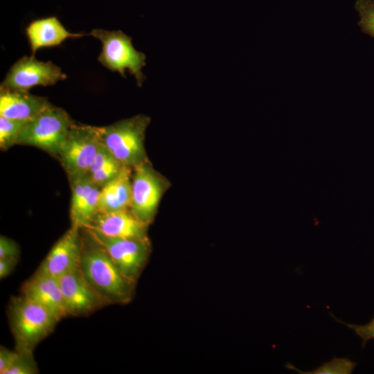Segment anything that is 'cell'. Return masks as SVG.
Wrapping results in <instances>:
<instances>
[{
	"label": "cell",
	"instance_id": "1",
	"mask_svg": "<svg viewBox=\"0 0 374 374\" xmlns=\"http://www.w3.org/2000/svg\"><path fill=\"white\" fill-rule=\"evenodd\" d=\"M79 269L105 305H125L135 294L136 285L121 273L105 248L87 229H82Z\"/></svg>",
	"mask_w": 374,
	"mask_h": 374
},
{
	"label": "cell",
	"instance_id": "2",
	"mask_svg": "<svg viewBox=\"0 0 374 374\" xmlns=\"http://www.w3.org/2000/svg\"><path fill=\"white\" fill-rule=\"evenodd\" d=\"M8 317L15 349L30 351L53 332L59 321L45 308L21 294L11 298Z\"/></svg>",
	"mask_w": 374,
	"mask_h": 374
},
{
	"label": "cell",
	"instance_id": "3",
	"mask_svg": "<svg viewBox=\"0 0 374 374\" xmlns=\"http://www.w3.org/2000/svg\"><path fill=\"white\" fill-rule=\"evenodd\" d=\"M150 118L139 114L98 127L103 145L123 166L133 168L148 159L145 136Z\"/></svg>",
	"mask_w": 374,
	"mask_h": 374
},
{
	"label": "cell",
	"instance_id": "4",
	"mask_svg": "<svg viewBox=\"0 0 374 374\" xmlns=\"http://www.w3.org/2000/svg\"><path fill=\"white\" fill-rule=\"evenodd\" d=\"M89 35L102 43L98 60L103 66L119 73L123 78L126 77L127 70L134 76L138 86L142 85L145 78L142 69L145 66L146 57L143 53L134 48L132 37L121 30L103 29H93Z\"/></svg>",
	"mask_w": 374,
	"mask_h": 374
},
{
	"label": "cell",
	"instance_id": "5",
	"mask_svg": "<svg viewBox=\"0 0 374 374\" xmlns=\"http://www.w3.org/2000/svg\"><path fill=\"white\" fill-rule=\"evenodd\" d=\"M74 123L64 109L53 105L24 124L17 144L35 146L57 157Z\"/></svg>",
	"mask_w": 374,
	"mask_h": 374
},
{
	"label": "cell",
	"instance_id": "6",
	"mask_svg": "<svg viewBox=\"0 0 374 374\" xmlns=\"http://www.w3.org/2000/svg\"><path fill=\"white\" fill-rule=\"evenodd\" d=\"M102 144L98 127L71 126L57 155L69 180L87 174Z\"/></svg>",
	"mask_w": 374,
	"mask_h": 374
},
{
	"label": "cell",
	"instance_id": "7",
	"mask_svg": "<svg viewBox=\"0 0 374 374\" xmlns=\"http://www.w3.org/2000/svg\"><path fill=\"white\" fill-rule=\"evenodd\" d=\"M168 181L148 159L132 168L130 210L141 222L150 225L154 220Z\"/></svg>",
	"mask_w": 374,
	"mask_h": 374
},
{
	"label": "cell",
	"instance_id": "8",
	"mask_svg": "<svg viewBox=\"0 0 374 374\" xmlns=\"http://www.w3.org/2000/svg\"><path fill=\"white\" fill-rule=\"evenodd\" d=\"M87 229L105 248L123 276L136 284L148 262L152 251L149 238L143 239L113 238Z\"/></svg>",
	"mask_w": 374,
	"mask_h": 374
},
{
	"label": "cell",
	"instance_id": "9",
	"mask_svg": "<svg viewBox=\"0 0 374 374\" xmlns=\"http://www.w3.org/2000/svg\"><path fill=\"white\" fill-rule=\"evenodd\" d=\"M66 78L51 62L37 60L33 55L18 60L9 69L0 88L28 91L35 86H50Z\"/></svg>",
	"mask_w": 374,
	"mask_h": 374
},
{
	"label": "cell",
	"instance_id": "10",
	"mask_svg": "<svg viewBox=\"0 0 374 374\" xmlns=\"http://www.w3.org/2000/svg\"><path fill=\"white\" fill-rule=\"evenodd\" d=\"M82 229L71 226L53 244L36 273L60 278L79 265Z\"/></svg>",
	"mask_w": 374,
	"mask_h": 374
},
{
	"label": "cell",
	"instance_id": "11",
	"mask_svg": "<svg viewBox=\"0 0 374 374\" xmlns=\"http://www.w3.org/2000/svg\"><path fill=\"white\" fill-rule=\"evenodd\" d=\"M69 316H87L105 306L83 278L79 267L57 278Z\"/></svg>",
	"mask_w": 374,
	"mask_h": 374
},
{
	"label": "cell",
	"instance_id": "12",
	"mask_svg": "<svg viewBox=\"0 0 374 374\" xmlns=\"http://www.w3.org/2000/svg\"><path fill=\"white\" fill-rule=\"evenodd\" d=\"M148 224L137 218L130 209L97 212L85 228L113 238L143 239L148 238Z\"/></svg>",
	"mask_w": 374,
	"mask_h": 374
},
{
	"label": "cell",
	"instance_id": "13",
	"mask_svg": "<svg viewBox=\"0 0 374 374\" xmlns=\"http://www.w3.org/2000/svg\"><path fill=\"white\" fill-rule=\"evenodd\" d=\"M21 294L45 308L59 321L69 316L57 278L35 272L21 285Z\"/></svg>",
	"mask_w": 374,
	"mask_h": 374
},
{
	"label": "cell",
	"instance_id": "14",
	"mask_svg": "<svg viewBox=\"0 0 374 374\" xmlns=\"http://www.w3.org/2000/svg\"><path fill=\"white\" fill-rule=\"evenodd\" d=\"M71 190L70 204L71 226L87 228L98 212L101 188L87 175L69 180Z\"/></svg>",
	"mask_w": 374,
	"mask_h": 374
},
{
	"label": "cell",
	"instance_id": "15",
	"mask_svg": "<svg viewBox=\"0 0 374 374\" xmlns=\"http://www.w3.org/2000/svg\"><path fill=\"white\" fill-rule=\"evenodd\" d=\"M51 106L45 97L28 91L0 88V116L28 122Z\"/></svg>",
	"mask_w": 374,
	"mask_h": 374
},
{
	"label": "cell",
	"instance_id": "16",
	"mask_svg": "<svg viewBox=\"0 0 374 374\" xmlns=\"http://www.w3.org/2000/svg\"><path fill=\"white\" fill-rule=\"evenodd\" d=\"M26 34L33 56L40 48L58 46L66 39L84 35L68 31L55 16L33 21L26 27Z\"/></svg>",
	"mask_w": 374,
	"mask_h": 374
},
{
	"label": "cell",
	"instance_id": "17",
	"mask_svg": "<svg viewBox=\"0 0 374 374\" xmlns=\"http://www.w3.org/2000/svg\"><path fill=\"white\" fill-rule=\"evenodd\" d=\"M132 173V168L125 166L116 177L101 188L98 212H113L130 209Z\"/></svg>",
	"mask_w": 374,
	"mask_h": 374
},
{
	"label": "cell",
	"instance_id": "18",
	"mask_svg": "<svg viewBox=\"0 0 374 374\" xmlns=\"http://www.w3.org/2000/svg\"><path fill=\"white\" fill-rule=\"evenodd\" d=\"M125 167L102 144L87 175L95 184L102 188L116 177Z\"/></svg>",
	"mask_w": 374,
	"mask_h": 374
},
{
	"label": "cell",
	"instance_id": "19",
	"mask_svg": "<svg viewBox=\"0 0 374 374\" xmlns=\"http://www.w3.org/2000/svg\"><path fill=\"white\" fill-rule=\"evenodd\" d=\"M357 364L348 358L334 357L330 361L326 362L316 369L302 372L297 369L294 365L287 363L286 368L294 369L299 373L303 374H350L356 367Z\"/></svg>",
	"mask_w": 374,
	"mask_h": 374
},
{
	"label": "cell",
	"instance_id": "20",
	"mask_svg": "<svg viewBox=\"0 0 374 374\" xmlns=\"http://www.w3.org/2000/svg\"><path fill=\"white\" fill-rule=\"evenodd\" d=\"M26 123L0 116V148L2 150L17 144L19 135Z\"/></svg>",
	"mask_w": 374,
	"mask_h": 374
},
{
	"label": "cell",
	"instance_id": "21",
	"mask_svg": "<svg viewBox=\"0 0 374 374\" xmlns=\"http://www.w3.org/2000/svg\"><path fill=\"white\" fill-rule=\"evenodd\" d=\"M16 357L5 374H36L39 369L33 355V351L17 350Z\"/></svg>",
	"mask_w": 374,
	"mask_h": 374
},
{
	"label": "cell",
	"instance_id": "22",
	"mask_svg": "<svg viewBox=\"0 0 374 374\" xmlns=\"http://www.w3.org/2000/svg\"><path fill=\"white\" fill-rule=\"evenodd\" d=\"M355 8L359 15L362 31L374 37V0H357Z\"/></svg>",
	"mask_w": 374,
	"mask_h": 374
},
{
	"label": "cell",
	"instance_id": "23",
	"mask_svg": "<svg viewBox=\"0 0 374 374\" xmlns=\"http://www.w3.org/2000/svg\"><path fill=\"white\" fill-rule=\"evenodd\" d=\"M332 316L337 321L346 325L355 331L356 335L362 339L363 348L368 341L374 339V318L365 325H355L346 323L336 319L333 315Z\"/></svg>",
	"mask_w": 374,
	"mask_h": 374
},
{
	"label": "cell",
	"instance_id": "24",
	"mask_svg": "<svg viewBox=\"0 0 374 374\" xmlns=\"http://www.w3.org/2000/svg\"><path fill=\"white\" fill-rule=\"evenodd\" d=\"M20 250L18 244L12 239L4 235L0 237V259L19 258Z\"/></svg>",
	"mask_w": 374,
	"mask_h": 374
},
{
	"label": "cell",
	"instance_id": "25",
	"mask_svg": "<svg viewBox=\"0 0 374 374\" xmlns=\"http://www.w3.org/2000/svg\"><path fill=\"white\" fill-rule=\"evenodd\" d=\"M17 355V350H11L5 346H0V373L5 374V372L12 364Z\"/></svg>",
	"mask_w": 374,
	"mask_h": 374
},
{
	"label": "cell",
	"instance_id": "26",
	"mask_svg": "<svg viewBox=\"0 0 374 374\" xmlns=\"http://www.w3.org/2000/svg\"><path fill=\"white\" fill-rule=\"evenodd\" d=\"M19 259L1 258L0 259V278L3 279L9 276L15 269Z\"/></svg>",
	"mask_w": 374,
	"mask_h": 374
}]
</instances>
